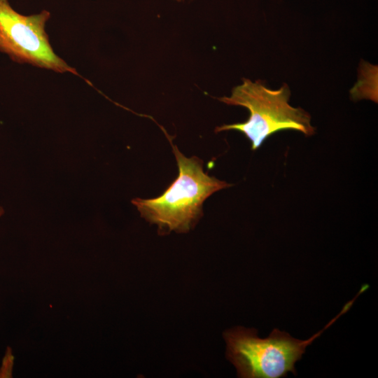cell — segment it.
Returning a JSON list of instances; mask_svg holds the SVG:
<instances>
[{
	"instance_id": "1",
	"label": "cell",
	"mask_w": 378,
	"mask_h": 378,
	"mask_svg": "<svg viewBox=\"0 0 378 378\" xmlns=\"http://www.w3.org/2000/svg\"><path fill=\"white\" fill-rule=\"evenodd\" d=\"M178 175L160 196L135 198L132 203L141 216L158 225L161 232H187L202 217L204 202L214 192L232 186L203 171L202 161L187 158L172 144Z\"/></svg>"
},
{
	"instance_id": "2",
	"label": "cell",
	"mask_w": 378,
	"mask_h": 378,
	"mask_svg": "<svg viewBox=\"0 0 378 378\" xmlns=\"http://www.w3.org/2000/svg\"><path fill=\"white\" fill-rule=\"evenodd\" d=\"M358 295L346 303L342 311L322 330L306 340H300L288 333L274 329L264 339L255 329L237 327L224 333L226 356L235 366L239 377L281 378L288 372L295 375V363L302 358L306 348L341 316L347 312Z\"/></svg>"
},
{
	"instance_id": "3",
	"label": "cell",
	"mask_w": 378,
	"mask_h": 378,
	"mask_svg": "<svg viewBox=\"0 0 378 378\" xmlns=\"http://www.w3.org/2000/svg\"><path fill=\"white\" fill-rule=\"evenodd\" d=\"M290 92L287 84L272 90L262 82L244 79L243 83L233 88L230 97L218 99L228 105L246 108L250 115L244 122L217 127L216 132L237 130L251 143V149H258L272 134L281 130L300 131L306 136L315 133L309 114L301 108L288 104Z\"/></svg>"
},
{
	"instance_id": "4",
	"label": "cell",
	"mask_w": 378,
	"mask_h": 378,
	"mask_svg": "<svg viewBox=\"0 0 378 378\" xmlns=\"http://www.w3.org/2000/svg\"><path fill=\"white\" fill-rule=\"evenodd\" d=\"M50 18V13L46 10L38 14L22 15L14 10L8 0H0V51L20 64L71 73L92 86L54 52L45 30Z\"/></svg>"
},
{
	"instance_id": "5",
	"label": "cell",
	"mask_w": 378,
	"mask_h": 378,
	"mask_svg": "<svg viewBox=\"0 0 378 378\" xmlns=\"http://www.w3.org/2000/svg\"><path fill=\"white\" fill-rule=\"evenodd\" d=\"M4 209L0 206V217L4 214Z\"/></svg>"
}]
</instances>
